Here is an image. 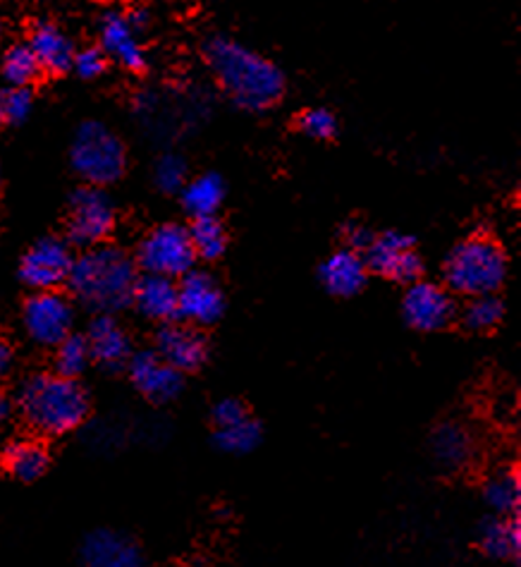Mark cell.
<instances>
[{"label": "cell", "mask_w": 521, "mask_h": 567, "mask_svg": "<svg viewBox=\"0 0 521 567\" xmlns=\"http://www.w3.org/2000/svg\"><path fill=\"white\" fill-rule=\"evenodd\" d=\"M206 61L211 65L222 92L247 111L273 106L285 92V78H282L280 68L232 39L218 37L208 43Z\"/></svg>", "instance_id": "cell-1"}, {"label": "cell", "mask_w": 521, "mask_h": 567, "mask_svg": "<svg viewBox=\"0 0 521 567\" xmlns=\"http://www.w3.org/2000/svg\"><path fill=\"white\" fill-rule=\"evenodd\" d=\"M137 264L129 254L111 245L86 247L74 257L67 286L72 295L96 315H115L132 305Z\"/></svg>", "instance_id": "cell-2"}, {"label": "cell", "mask_w": 521, "mask_h": 567, "mask_svg": "<svg viewBox=\"0 0 521 567\" xmlns=\"http://www.w3.org/2000/svg\"><path fill=\"white\" fill-rule=\"evenodd\" d=\"M18 410L39 434L65 436L88 416V395L77 379L34 374L20 385Z\"/></svg>", "instance_id": "cell-3"}, {"label": "cell", "mask_w": 521, "mask_h": 567, "mask_svg": "<svg viewBox=\"0 0 521 567\" xmlns=\"http://www.w3.org/2000/svg\"><path fill=\"white\" fill-rule=\"evenodd\" d=\"M504 278H508V254L483 235L459 243L445 261L448 288L465 297L496 295Z\"/></svg>", "instance_id": "cell-4"}, {"label": "cell", "mask_w": 521, "mask_h": 567, "mask_svg": "<svg viewBox=\"0 0 521 567\" xmlns=\"http://www.w3.org/2000/svg\"><path fill=\"white\" fill-rule=\"evenodd\" d=\"M70 158L74 173L94 187H106L121 181L127 163L123 142L103 123H84L77 130Z\"/></svg>", "instance_id": "cell-5"}, {"label": "cell", "mask_w": 521, "mask_h": 567, "mask_svg": "<svg viewBox=\"0 0 521 567\" xmlns=\"http://www.w3.org/2000/svg\"><path fill=\"white\" fill-rule=\"evenodd\" d=\"M197 254L189 240V230L177 226V223H166L148 233L139 249L137 264L144 274H156L166 278H183L195 268Z\"/></svg>", "instance_id": "cell-6"}, {"label": "cell", "mask_w": 521, "mask_h": 567, "mask_svg": "<svg viewBox=\"0 0 521 567\" xmlns=\"http://www.w3.org/2000/svg\"><path fill=\"white\" fill-rule=\"evenodd\" d=\"M115 230V204L101 187L86 185L72 194L67 237L77 247L103 245Z\"/></svg>", "instance_id": "cell-7"}, {"label": "cell", "mask_w": 521, "mask_h": 567, "mask_svg": "<svg viewBox=\"0 0 521 567\" xmlns=\"http://www.w3.org/2000/svg\"><path fill=\"white\" fill-rule=\"evenodd\" d=\"M22 323L27 336L41 348H55L58 342L72 333L74 307L65 295L58 290H41L29 297Z\"/></svg>", "instance_id": "cell-8"}, {"label": "cell", "mask_w": 521, "mask_h": 567, "mask_svg": "<svg viewBox=\"0 0 521 567\" xmlns=\"http://www.w3.org/2000/svg\"><path fill=\"white\" fill-rule=\"evenodd\" d=\"M364 261L371 271L395 282H414L421 278L424 271L411 237L395 230L374 235V240L364 249Z\"/></svg>", "instance_id": "cell-9"}, {"label": "cell", "mask_w": 521, "mask_h": 567, "mask_svg": "<svg viewBox=\"0 0 521 567\" xmlns=\"http://www.w3.org/2000/svg\"><path fill=\"white\" fill-rule=\"evenodd\" d=\"M72 261V249L65 240H61V237H43V240L29 247L22 257L20 278L37 292L55 290L58 286L67 282Z\"/></svg>", "instance_id": "cell-10"}, {"label": "cell", "mask_w": 521, "mask_h": 567, "mask_svg": "<svg viewBox=\"0 0 521 567\" xmlns=\"http://www.w3.org/2000/svg\"><path fill=\"white\" fill-rule=\"evenodd\" d=\"M402 315H405V321L414 331H440L455 317L452 295L438 282L414 280L409 282L405 300H402Z\"/></svg>", "instance_id": "cell-11"}, {"label": "cell", "mask_w": 521, "mask_h": 567, "mask_svg": "<svg viewBox=\"0 0 521 567\" xmlns=\"http://www.w3.org/2000/svg\"><path fill=\"white\" fill-rule=\"evenodd\" d=\"M226 311V297L213 276L191 268L177 282V317L191 326H211Z\"/></svg>", "instance_id": "cell-12"}, {"label": "cell", "mask_w": 521, "mask_h": 567, "mask_svg": "<svg viewBox=\"0 0 521 567\" xmlns=\"http://www.w3.org/2000/svg\"><path fill=\"white\" fill-rule=\"evenodd\" d=\"M129 379L137 391L152 402H170L183 393L185 374L163 362L156 352H139L129 357Z\"/></svg>", "instance_id": "cell-13"}, {"label": "cell", "mask_w": 521, "mask_h": 567, "mask_svg": "<svg viewBox=\"0 0 521 567\" xmlns=\"http://www.w3.org/2000/svg\"><path fill=\"white\" fill-rule=\"evenodd\" d=\"M206 338L195 326L168 321L163 323L156 336V354L173 369L183 371V374H187V371H197L206 362Z\"/></svg>", "instance_id": "cell-14"}, {"label": "cell", "mask_w": 521, "mask_h": 567, "mask_svg": "<svg viewBox=\"0 0 521 567\" xmlns=\"http://www.w3.org/2000/svg\"><path fill=\"white\" fill-rule=\"evenodd\" d=\"M86 346L92 352V362L106 371L127 367L132 354V342L125 328L113 319V315H98L86 328Z\"/></svg>", "instance_id": "cell-15"}, {"label": "cell", "mask_w": 521, "mask_h": 567, "mask_svg": "<svg viewBox=\"0 0 521 567\" xmlns=\"http://www.w3.org/2000/svg\"><path fill=\"white\" fill-rule=\"evenodd\" d=\"M82 560L86 567H144L139 546L121 532L96 529L84 539Z\"/></svg>", "instance_id": "cell-16"}, {"label": "cell", "mask_w": 521, "mask_h": 567, "mask_svg": "<svg viewBox=\"0 0 521 567\" xmlns=\"http://www.w3.org/2000/svg\"><path fill=\"white\" fill-rule=\"evenodd\" d=\"M101 51L111 55L115 63L127 70H142L146 65V55L137 39V27L132 24L127 14L108 12L101 22Z\"/></svg>", "instance_id": "cell-17"}, {"label": "cell", "mask_w": 521, "mask_h": 567, "mask_svg": "<svg viewBox=\"0 0 521 567\" xmlns=\"http://www.w3.org/2000/svg\"><path fill=\"white\" fill-rule=\"evenodd\" d=\"M132 305L139 309L142 317L168 323L177 319V282L156 274L137 276L132 290Z\"/></svg>", "instance_id": "cell-18"}, {"label": "cell", "mask_w": 521, "mask_h": 567, "mask_svg": "<svg viewBox=\"0 0 521 567\" xmlns=\"http://www.w3.org/2000/svg\"><path fill=\"white\" fill-rule=\"evenodd\" d=\"M321 282L323 288L335 297H352L366 286L368 266L362 251L354 249H337L331 254L321 266Z\"/></svg>", "instance_id": "cell-19"}, {"label": "cell", "mask_w": 521, "mask_h": 567, "mask_svg": "<svg viewBox=\"0 0 521 567\" xmlns=\"http://www.w3.org/2000/svg\"><path fill=\"white\" fill-rule=\"evenodd\" d=\"M3 467L20 482H37L49 470L46 445L34 439L10 441L3 451Z\"/></svg>", "instance_id": "cell-20"}, {"label": "cell", "mask_w": 521, "mask_h": 567, "mask_svg": "<svg viewBox=\"0 0 521 567\" xmlns=\"http://www.w3.org/2000/svg\"><path fill=\"white\" fill-rule=\"evenodd\" d=\"M29 49L34 51L41 70L61 74L72 68V43L61 29L53 24H39L32 32V39H29Z\"/></svg>", "instance_id": "cell-21"}, {"label": "cell", "mask_w": 521, "mask_h": 567, "mask_svg": "<svg viewBox=\"0 0 521 567\" xmlns=\"http://www.w3.org/2000/svg\"><path fill=\"white\" fill-rule=\"evenodd\" d=\"M483 554L496 560L519 558L521 550V527L517 515H498L481 527Z\"/></svg>", "instance_id": "cell-22"}, {"label": "cell", "mask_w": 521, "mask_h": 567, "mask_svg": "<svg viewBox=\"0 0 521 567\" xmlns=\"http://www.w3.org/2000/svg\"><path fill=\"white\" fill-rule=\"evenodd\" d=\"M183 192V206L189 216L206 218L216 216L222 199H226V183L216 173H206L195 177L191 183H185Z\"/></svg>", "instance_id": "cell-23"}, {"label": "cell", "mask_w": 521, "mask_h": 567, "mask_svg": "<svg viewBox=\"0 0 521 567\" xmlns=\"http://www.w3.org/2000/svg\"><path fill=\"white\" fill-rule=\"evenodd\" d=\"M434 453L436 460L445 467H465L473 455V439L465 426L442 424L434 434Z\"/></svg>", "instance_id": "cell-24"}, {"label": "cell", "mask_w": 521, "mask_h": 567, "mask_svg": "<svg viewBox=\"0 0 521 567\" xmlns=\"http://www.w3.org/2000/svg\"><path fill=\"white\" fill-rule=\"evenodd\" d=\"M483 498L498 515H519V507H521L519 472L502 470L490 476L483 488Z\"/></svg>", "instance_id": "cell-25"}, {"label": "cell", "mask_w": 521, "mask_h": 567, "mask_svg": "<svg viewBox=\"0 0 521 567\" xmlns=\"http://www.w3.org/2000/svg\"><path fill=\"white\" fill-rule=\"evenodd\" d=\"M189 240H191V247H195L197 259L216 261L218 257L226 254L228 233L216 216H206V218H195V223H191Z\"/></svg>", "instance_id": "cell-26"}, {"label": "cell", "mask_w": 521, "mask_h": 567, "mask_svg": "<svg viewBox=\"0 0 521 567\" xmlns=\"http://www.w3.org/2000/svg\"><path fill=\"white\" fill-rule=\"evenodd\" d=\"M55 374H61L65 379H80L84 371L92 364V352H88L86 338L70 333L65 340H61L55 346Z\"/></svg>", "instance_id": "cell-27"}, {"label": "cell", "mask_w": 521, "mask_h": 567, "mask_svg": "<svg viewBox=\"0 0 521 567\" xmlns=\"http://www.w3.org/2000/svg\"><path fill=\"white\" fill-rule=\"evenodd\" d=\"M259 441H261V426L259 422L251 420V416L228 426H216V445L230 455L251 453L259 445Z\"/></svg>", "instance_id": "cell-28"}, {"label": "cell", "mask_w": 521, "mask_h": 567, "mask_svg": "<svg viewBox=\"0 0 521 567\" xmlns=\"http://www.w3.org/2000/svg\"><path fill=\"white\" fill-rule=\"evenodd\" d=\"M41 65L37 61L34 51L29 49V43H18L6 51L3 55V78L10 82V86H29L39 80Z\"/></svg>", "instance_id": "cell-29"}, {"label": "cell", "mask_w": 521, "mask_h": 567, "mask_svg": "<svg viewBox=\"0 0 521 567\" xmlns=\"http://www.w3.org/2000/svg\"><path fill=\"white\" fill-rule=\"evenodd\" d=\"M504 317V307L496 295H479L471 297L465 309V323L471 331H490Z\"/></svg>", "instance_id": "cell-30"}, {"label": "cell", "mask_w": 521, "mask_h": 567, "mask_svg": "<svg viewBox=\"0 0 521 567\" xmlns=\"http://www.w3.org/2000/svg\"><path fill=\"white\" fill-rule=\"evenodd\" d=\"M156 185L163 192H180L187 183V163L180 154H166L156 163Z\"/></svg>", "instance_id": "cell-31"}, {"label": "cell", "mask_w": 521, "mask_h": 567, "mask_svg": "<svg viewBox=\"0 0 521 567\" xmlns=\"http://www.w3.org/2000/svg\"><path fill=\"white\" fill-rule=\"evenodd\" d=\"M0 106H3L6 123H24L27 115L32 113L34 96L29 86H10L8 92L0 96Z\"/></svg>", "instance_id": "cell-32"}, {"label": "cell", "mask_w": 521, "mask_h": 567, "mask_svg": "<svg viewBox=\"0 0 521 567\" xmlns=\"http://www.w3.org/2000/svg\"><path fill=\"white\" fill-rule=\"evenodd\" d=\"M302 130L309 134V137L314 140H331L335 130H337V123H335V115L331 111L325 109H311L302 115L300 121Z\"/></svg>", "instance_id": "cell-33"}, {"label": "cell", "mask_w": 521, "mask_h": 567, "mask_svg": "<svg viewBox=\"0 0 521 567\" xmlns=\"http://www.w3.org/2000/svg\"><path fill=\"white\" fill-rule=\"evenodd\" d=\"M72 68L80 74V78L94 80L103 70H106V53H103L101 49H84L80 53H74Z\"/></svg>", "instance_id": "cell-34"}, {"label": "cell", "mask_w": 521, "mask_h": 567, "mask_svg": "<svg viewBox=\"0 0 521 567\" xmlns=\"http://www.w3.org/2000/svg\"><path fill=\"white\" fill-rule=\"evenodd\" d=\"M247 416H249L247 408L242 405L240 400H235V398L220 400L218 405L213 408V422H216V426H228V424H235V422H242V420H247Z\"/></svg>", "instance_id": "cell-35"}, {"label": "cell", "mask_w": 521, "mask_h": 567, "mask_svg": "<svg viewBox=\"0 0 521 567\" xmlns=\"http://www.w3.org/2000/svg\"><path fill=\"white\" fill-rule=\"evenodd\" d=\"M345 235H347L350 249H354V251H364L371 245V240H374V235H371L366 228H360V226L347 228Z\"/></svg>", "instance_id": "cell-36"}, {"label": "cell", "mask_w": 521, "mask_h": 567, "mask_svg": "<svg viewBox=\"0 0 521 567\" xmlns=\"http://www.w3.org/2000/svg\"><path fill=\"white\" fill-rule=\"evenodd\" d=\"M12 360H14V354H12L10 342L0 338V381H3V379L10 374Z\"/></svg>", "instance_id": "cell-37"}, {"label": "cell", "mask_w": 521, "mask_h": 567, "mask_svg": "<svg viewBox=\"0 0 521 567\" xmlns=\"http://www.w3.org/2000/svg\"><path fill=\"white\" fill-rule=\"evenodd\" d=\"M12 412H14L12 398H10L8 393L0 391V424H6V422L10 420V416H12Z\"/></svg>", "instance_id": "cell-38"}, {"label": "cell", "mask_w": 521, "mask_h": 567, "mask_svg": "<svg viewBox=\"0 0 521 567\" xmlns=\"http://www.w3.org/2000/svg\"><path fill=\"white\" fill-rule=\"evenodd\" d=\"M6 123V115H3V106H0V125Z\"/></svg>", "instance_id": "cell-39"}]
</instances>
